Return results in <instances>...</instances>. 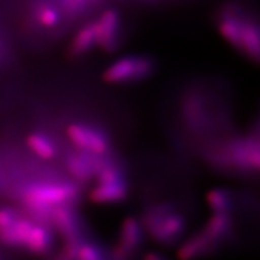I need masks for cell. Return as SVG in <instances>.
<instances>
[{"instance_id":"7402d4cb","label":"cell","mask_w":260,"mask_h":260,"mask_svg":"<svg viewBox=\"0 0 260 260\" xmlns=\"http://www.w3.org/2000/svg\"><path fill=\"white\" fill-rule=\"evenodd\" d=\"M140 2H144V3H156L158 0H140Z\"/></svg>"},{"instance_id":"d6986e66","label":"cell","mask_w":260,"mask_h":260,"mask_svg":"<svg viewBox=\"0 0 260 260\" xmlns=\"http://www.w3.org/2000/svg\"><path fill=\"white\" fill-rule=\"evenodd\" d=\"M74 260H107L102 248L95 243L84 242L81 240L78 244Z\"/></svg>"},{"instance_id":"277c9868","label":"cell","mask_w":260,"mask_h":260,"mask_svg":"<svg viewBox=\"0 0 260 260\" xmlns=\"http://www.w3.org/2000/svg\"><path fill=\"white\" fill-rule=\"evenodd\" d=\"M214 157L220 162L226 160L228 164H232L241 169L258 170L260 164L258 137L249 136L234 141L225 151L216 153Z\"/></svg>"},{"instance_id":"3957f363","label":"cell","mask_w":260,"mask_h":260,"mask_svg":"<svg viewBox=\"0 0 260 260\" xmlns=\"http://www.w3.org/2000/svg\"><path fill=\"white\" fill-rule=\"evenodd\" d=\"M155 69L156 63L150 55H126L113 62L104 71L103 80L105 83L114 85L139 83L148 79Z\"/></svg>"},{"instance_id":"7a4b0ae2","label":"cell","mask_w":260,"mask_h":260,"mask_svg":"<svg viewBox=\"0 0 260 260\" xmlns=\"http://www.w3.org/2000/svg\"><path fill=\"white\" fill-rule=\"evenodd\" d=\"M143 226L154 241L162 245H173L181 239L185 220L169 204H157L146 209Z\"/></svg>"},{"instance_id":"ffe728a7","label":"cell","mask_w":260,"mask_h":260,"mask_svg":"<svg viewBox=\"0 0 260 260\" xmlns=\"http://www.w3.org/2000/svg\"><path fill=\"white\" fill-rule=\"evenodd\" d=\"M18 216V213L11 208L0 209V230L9 226Z\"/></svg>"},{"instance_id":"9c48e42d","label":"cell","mask_w":260,"mask_h":260,"mask_svg":"<svg viewBox=\"0 0 260 260\" xmlns=\"http://www.w3.org/2000/svg\"><path fill=\"white\" fill-rule=\"evenodd\" d=\"M105 155H93L79 151L68 156L67 165L70 173L80 181H86L96 175Z\"/></svg>"},{"instance_id":"5bb4252c","label":"cell","mask_w":260,"mask_h":260,"mask_svg":"<svg viewBox=\"0 0 260 260\" xmlns=\"http://www.w3.org/2000/svg\"><path fill=\"white\" fill-rule=\"evenodd\" d=\"M52 246V234L47 226L34 223L28 234L25 245L30 253L44 255L50 250Z\"/></svg>"},{"instance_id":"30bf717a","label":"cell","mask_w":260,"mask_h":260,"mask_svg":"<svg viewBox=\"0 0 260 260\" xmlns=\"http://www.w3.org/2000/svg\"><path fill=\"white\" fill-rule=\"evenodd\" d=\"M128 192L129 188L126 179L98 182L90 193V200L98 204H117L127 199Z\"/></svg>"},{"instance_id":"8992f818","label":"cell","mask_w":260,"mask_h":260,"mask_svg":"<svg viewBox=\"0 0 260 260\" xmlns=\"http://www.w3.org/2000/svg\"><path fill=\"white\" fill-rule=\"evenodd\" d=\"M96 46L105 52L115 51L121 40V15L115 8L105 9L93 21Z\"/></svg>"},{"instance_id":"ba28073f","label":"cell","mask_w":260,"mask_h":260,"mask_svg":"<svg viewBox=\"0 0 260 260\" xmlns=\"http://www.w3.org/2000/svg\"><path fill=\"white\" fill-rule=\"evenodd\" d=\"M143 242V228L138 219H125L120 228L119 238L113 251L114 260H127V258L140 247Z\"/></svg>"},{"instance_id":"5b68a950","label":"cell","mask_w":260,"mask_h":260,"mask_svg":"<svg viewBox=\"0 0 260 260\" xmlns=\"http://www.w3.org/2000/svg\"><path fill=\"white\" fill-rule=\"evenodd\" d=\"M68 135L79 151L93 154V155H107L111 148L110 138L103 130L92 125L75 123L69 126Z\"/></svg>"},{"instance_id":"7c38bea8","label":"cell","mask_w":260,"mask_h":260,"mask_svg":"<svg viewBox=\"0 0 260 260\" xmlns=\"http://www.w3.org/2000/svg\"><path fill=\"white\" fill-rule=\"evenodd\" d=\"M96 46L95 30L93 21L88 22L81 26L74 37L72 38L68 48V56L70 59L83 58Z\"/></svg>"},{"instance_id":"52a82bcc","label":"cell","mask_w":260,"mask_h":260,"mask_svg":"<svg viewBox=\"0 0 260 260\" xmlns=\"http://www.w3.org/2000/svg\"><path fill=\"white\" fill-rule=\"evenodd\" d=\"M29 21L42 29H53L61 26L67 16L58 0H29Z\"/></svg>"},{"instance_id":"4fadbf2b","label":"cell","mask_w":260,"mask_h":260,"mask_svg":"<svg viewBox=\"0 0 260 260\" xmlns=\"http://www.w3.org/2000/svg\"><path fill=\"white\" fill-rule=\"evenodd\" d=\"M32 225L29 219L18 216L9 226L0 230V241L11 247L24 246Z\"/></svg>"},{"instance_id":"ac0fdd59","label":"cell","mask_w":260,"mask_h":260,"mask_svg":"<svg viewBox=\"0 0 260 260\" xmlns=\"http://www.w3.org/2000/svg\"><path fill=\"white\" fill-rule=\"evenodd\" d=\"M99 0H58L67 16L75 18L86 13Z\"/></svg>"},{"instance_id":"603a6c76","label":"cell","mask_w":260,"mask_h":260,"mask_svg":"<svg viewBox=\"0 0 260 260\" xmlns=\"http://www.w3.org/2000/svg\"><path fill=\"white\" fill-rule=\"evenodd\" d=\"M59 260H70L69 258H67L65 256H63V255H61V257H60V259Z\"/></svg>"},{"instance_id":"e0dca14e","label":"cell","mask_w":260,"mask_h":260,"mask_svg":"<svg viewBox=\"0 0 260 260\" xmlns=\"http://www.w3.org/2000/svg\"><path fill=\"white\" fill-rule=\"evenodd\" d=\"M207 203L214 214H230L232 197L230 192L224 189H215L208 192Z\"/></svg>"},{"instance_id":"6da1fadb","label":"cell","mask_w":260,"mask_h":260,"mask_svg":"<svg viewBox=\"0 0 260 260\" xmlns=\"http://www.w3.org/2000/svg\"><path fill=\"white\" fill-rule=\"evenodd\" d=\"M77 188L70 183H35L23 192V203L32 217L40 221H49L52 210L68 206L77 198Z\"/></svg>"},{"instance_id":"44dd1931","label":"cell","mask_w":260,"mask_h":260,"mask_svg":"<svg viewBox=\"0 0 260 260\" xmlns=\"http://www.w3.org/2000/svg\"><path fill=\"white\" fill-rule=\"evenodd\" d=\"M144 260H167L164 256L158 253H148L144 257Z\"/></svg>"},{"instance_id":"8fae6325","label":"cell","mask_w":260,"mask_h":260,"mask_svg":"<svg viewBox=\"0 0 260 260\" xmlns=\"http://www.w3.org/2000/svg\"><path fill=\"white\" fill-rule=\"evenodd\" d=\"M218 244L201 230L186 240L178 250V258L180 260H198L208 255L216 249Z\"/></svg>"},{"instance_id":"9a60e30c","label":"cell","mask_w":260,"mask_h":260,"mask_svg":"<svg viewBox=\"0 0 260 260\" xmlns=\"http://www.w3.org/2000/svg\"><path fill=\"white\" fill-rule=\"evenodd\" d=\"M231 228L232 219L230 214H214L203 231L215 243L219 244L230 233Z\"/></svg>"},{"instance_id":"2e32d148","label":"cell","mask_w":260,"mask_h":260,"mask_svg":"<svg viewBox=\"0 0 260 260\" xmlns=\"http://www.w3.org/2000/svg\"><path fill=\"white\" fill-rule=\"evenodd\" d=\"M28 148L37 156L44 159H51L56 155V146L50 137L43 133H34L27 138Z\"/></svg>"}]
</instances>
